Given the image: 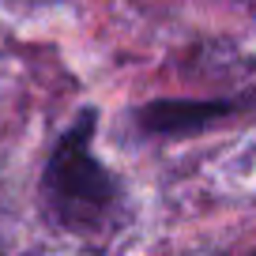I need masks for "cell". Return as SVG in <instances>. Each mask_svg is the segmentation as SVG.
Masks as SVG:
<instances>
[{
  "label": "cell",
  "instance_id": "1",
  "mask_svg": "<svg viewBox=\"0 0 256 256\" xmlns=\"http://www.w3.org/2000/svg\"><path fill=\"white\" fill-rule=\"evenodd\" d=\"M98 110H80L60 132L42 170V204L46 215L76 238H98L117 222L120 181L94 154Z\"/></svg>",
  "mask_w": 256,
  "mask_h": 256
},
{
  "label": "cell",
  "instance_id": "2",
  "mask_svg": "<svg viewBox=\"0 0 256 256\" xmlns=\"http://www.w3.org/2000/svg\"><path fill=\"white\" fill-rule=\"evenodd\" d=\"M241 110H245L241 98H154L140 106L132 117L144 136H196Z\"/></svg>",
  "mask_w": 256,
  "mask_h": 256
}]
</instances>
